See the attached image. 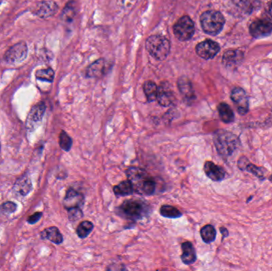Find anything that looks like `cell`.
Listing matches in <instances>:
<instances>
[{"mask_svg":"<svg viewBox=\"0 0 272 271\" xmlns=\"http://www.w3.org/2000/svg\"><path fill=\"white\" fill-rule=\"evenodd\" d=\"M160 214L163 217L170 219H177L183 216L178 209H176L175 207L170 206V205H162L160 208Z\"/></svg>","mask_w":272,"mask_h":271,"instance_id":"26","label":"cell"},{"mask_svg":"<svg viewBox=\"0 0 272 271\" xmlns=\"http://www.w3.org/2000/svg\"><path fill=\"white\" fill-rule=\"evenodd\" d=\"M146 49L150 56L158 61H162L169 55L170 43L166 37L156 34L147 38Z\"/></svg>","mask_w":272,"mask_h":271,"instance_id":"3","label":"cell"},{"mask_svg":"<svg viewBox=\"0 0 272 271\" xmlns=\"http://www.w3.org/2000/svg\"><path fill=\"white\" fill-rule=\"evenodd\" d=\"M219 51V44L212 40L204 41L198 44L196 47L198 55L206 60L213 58Z\"/></svg>","mask_w":272,"mask_h":271,"instance_id":"7","label":"cell"},{"mask_svg":"<svg viewBox=\"0 0 272 271\" xmlns=\"http://www.w3.org/2000/svg\"><path fill=\"white\" fill-rule=\"evenodd\" d=\"M68 210H69V218L72 221H76L83 217V213L80 208H73Z\"/></svg>","mask_w":272,"mask_h":271,"instance_id":"32","label":"cell"},{"mask_svg":"<svg viewBox=\"0 0 272 271\" xmlns=\"http://www.w3.org/2000/svg\"><path fill=\"white\" fill-rule=\"evenodd\" d=\"M177 87L185 103L187 105H191L195 100V94L191 80L187 76H182L177 81Z\"/></svg>","mask_w":272,"mask_h":271,"instance_id":"12","label":"cell"},{"mask_svg":"<svg viewBox=\"0 0 272 271\" xmlns=\"http://www.w3.org/2000/svg\"><path fill=\"white\" fill-rule=\"evenodd\" d=\"M249 31L253 38H265L272 33V23L264 19L256 20L250 25Z\"/></svg>","mask_w":272,"mask_h":271,"instance_id":"9","label":"cell"},{"mask_svg":"<svg viewBox=\"0 0 272 271\" xmlns=\"http://www.w3.org/2000/svg\"><path fill=\"white\" fill-rule=\"evenodd\" d=\"M213 140L217 152L225 157L232 155L240 143V141L234 134L225 131H217Z\"/></svg>","mask_w":272,"mask_h":271,"instance_id":"2","label":"cell"},{"mask_svg":"<svg viewBox=\"0 0 272 271\" xmlns=\"http://www.w3.org/2000/svg\"><path fill=\"white\" fill-rule=\"evenodd\" d=\"M41 217H42V213H36L33 216H30L28 219V222L30 224H35L38 220H40Z\"/></svg>","mask_w":272,"mask_h":271,"instance_id":"35","label":"cell"},{"mask_svg":"<svg viewBox=\"0 0 272 271\" xmlns=\"http://www.w3.org/2000/svg\"><path fill=\"white\" fill-rule=\"evenodd\" d=\"M158 88L155 83L153 81H146L143 84V91L145 95L147 97V101L149 102H153L156 101L157 95H158Z\"/></svg>","mask_w":272,"mask_h":271,"instance_id":"25","label":"cell"},{"mask_svg":"<svg viewBox=\"0 0 272 271\" xmlns=\"http://www.w3.org/2000/svg\"><path fill=\"white\" fill-rule=\"evenodd\" d=\"M57 5L54 2L46 1L39 4L37 15L41 18H49L57 12Z\"/></svg>","mask_w":272,"mask_h":271,"instance_id":"20","label":"cell"},{"mask_svg":"<svg viewBox=\"0 0 272 271\" xmlns=\"http://www.w3.org/2000/svg\"><path fill=\"white\" fill-rule=\"evenodd\" d=\"M59 144L62 150L69 151L72 147V140L65 131H62L60 134Z\"/></svg>","mask_w":272,"mask_h":271,"instance_id":"29","label":"cell"},{"mask_svg":"<svg viewBox=\"0 0 272 271\" xmlns=\"http://www.w3.org/2000/svg\"><path fill=\"white\" fill-rule=\"evenodd\" d=\"M17 209V205L13 202H6V203L3 204L1 206V210L4 212V213H12L15 212Z\"/></svg>","mask_w":272,"mask_h":271,"instance_id":"33","label":"cell"},{"mask_svg":"<svg viewBox=\"0 0 272 271\" xmlns=\"http://www.w3.org/2000/svg\"><path fill=\"white\" fill-rule=\"evenodd\" d=\"M217 231L212 225H206L201 229V236L204 242L210 243L215 240Z\"/></svg>","mask_w":272,"mask_h":271,"instance_id":"27","label":"cell"},{"mask_svg":"<svg viewBox=\"0 0 272 271\" xmlns=\"http://www.w3.org/2000/svg\"><path fill=\"white\" fill-rule=\"evenodd\" d=\"M148 207L142 201L130 200L124 201L119 207V213L122 214L125 218L132 220H140L145 214H147Z\"/></svg>","mask_w":272,"mask_h":271,"instance_id":"5","label":"cell"},{"mask_svg":"<svg viewBox=\"0 0 272 271\" xmlns=\"http://www.w3.org/2000/svg\"><path fill=\"white\" fill-rule=\"evenodd\" d=\"M31 187H32V185H31V180L29 178V176L24 175L22 176L21 178H19L17 180L14 189L17 194L26 196L29 192L31 191Z\"/></svg>","mask_w":272,"mask_h":271,"instance_id":"23","label":"cell"},{"mask_svg":"<svg viewBox=\"0 0 272 271\" xmlns=\"http://www.w3.org/2000/svg\"><path fill=\"white\" fill-rule=\"evenodd\" d=\"M106 70V61L101 58L92 63L86 69V76L88 77H101L105 74Z\"/></svg>","mask_w":272,"mask_h":271,"instance_id":"17","label":"cell"},{"mask_svg":"<svg viewBox=\"0 0 272 271\" xmlns=\"http://www.w3.org/2000/svg\"><path fill=\"white\" fill-rule=\"evenodd\" d=\"M195 31L194 22L189 16H183L173 26V34L180 41L190 40Z\"/></svg>","mask_w":272,"mask_h":271,"instance_id":"6","label":"cell"},{"mask_svg":"<svg viewBox=\"0 0 272 271\" xmlns=\"http://www.w3.org/2000/svg\"><path fill=\"white\" fill-rule=\"evenodd\" d=\"M255 3L251 0H232L231 3V12L235 16H248L253 12L255 8Z\"/></svg>","mask_w":272,"mask_h":271,"instance_id":"10","label":"cell"},{"mask_svg":"<svg viewBox=\"0 0 272 271\" xmlns=\"http://www.w3.org/2000/svg\"><path fill=\"white\" fill-rule=\"evenodd\" d=\"M244 54L239 50H228L223 56L222 62L228 68H234L243 61Z\"/></svg>","mask_w":272,"mask_h":271,"instance_id":"16","label":"cell"},{"mask_svg":"<svg viewBox=\"0 0 272 271\" xmlns=\"http://www.w3.org/2000/svg\"><path fill=\"white\" fill-rule=\"evenodd\" d=\"M27 46L25 42H19L7 52L5 60L10 64L21 62L27 57Z\"/></svg>","mask_w":272,"mask_h":271,"instance_id":"8","label":"cell"},{"mask_svg":"<svg viewBox=\"0 0 272 271\" xmlns=\"http://www.w3.org/2000/svg\"><path fill=\"white\" fill-rule=\"evenodd\" d=\"M218 112L221 120L225 123H230L234 120V113L232 112V108L228 106L225 103H221L218 105Z\"/></svg>","mask_w":272,"mask_h":271,"instance_id":"24","label":"cell"},{"mask_svg":"<svg viewBox=\"0 0 272 271\" xmlns=\"http://www.w3.org/2000/svg\"><path fill=\"white\" fill-rule=\"evenodd\" d=\"M36 77L38 80H45V81L52 82L54 78V72L52 68H45L37 71Z\"/></svg>","mask_w":272,"mask_h":271,"instance_id":"31","label":"cell"},{"mask_svg":"<svg viewBox=\"0 0 272 271\" xmlns=\"http://www.w3.org/2000/svg\"><path fill=\"white\" fill-rule=\"evenodd\" d=\"M94 230V224L90 221H83L79 224L76 228V234L80 239L87 237L91 231Z\"/></svg>","mask_w":272,"mask_h":271,"instance_id":"28","label":"cell"},{"mask_svg":"<svg viewBox=\"0 0 272 271\" xmlns=\"http://www.w3.org/2000/svg\"><path fill=\"white\" fill-rule=\"evenodd\" d=\"M45 112H46V105L44 103H39L33 107L28 116V124L33 125L34 123L41 121L44 116Z\"/></svg>","mask_w":272,"mask_h":271,"instance_id":"19","label":"cell"},{"mask_svg":"<svg viewBox=\"0 0 272 271\" xmlns=\"http://www.w3.org/2000/svg\"><path fill=\"white\" fill-rule=\"evenodd\" d=\"M201 24L206 34L217 35L222 31L225 19L221 12L217 11H208L201 16Z\"/></svg>","mask_w":272,"mask_h":271,"instance_id":"4","label":"cell"},{"mask_svg":"<svg viewBox=\"0 0 272 271\" xmlns=\"http://www.w3.org/2000/svg\"><path fill=\"white\" fill-rule=\"evenodd\" d=\"M204 170L206 176L214 182H221L225 179V170L219 165L213 163V161H206L204 165Z\"/></svg>","mask_w":272,"mask_h":271,"instance_id":"15","label":"cell"},{"mask_svg":"<svg viewBox=\"0 0 272 271\" xmlns=\"http://www.w3.org/2000/svg\"><path fill=\"white\" fill-rule=\"evenodd\" d=\"M113 191H114L116 197H126V196H129L133 194V186H132V182L128 179V180L120 182V184L115 186Z\"/></svg>","mask_w":272,"mask_h":271,"instance_id":"22","label":"cell"},{"mask_svg":"<svg viewBox=\"0 0 272 271\" xmlns=\"http://www.w3.org/2000/svg\"><path fill=\"white\" fill-rule=\"evenodd\" d=\"M128 180L132 182L134 192L142 195L151 196L155 192L156 183L147 171L139 167L132 166L126 172Z\"/></svg>","mask_w":272,"mask_h":271,"instance_id":"1","label":"cell"},{"mask_svg":"<svg viewBox=\"0 0 272 271\" xmlns=\"http://www.w3.org/2000/svg\"><path fill=\"white\" fill-rule=\"evenodd\" d=\"M41 237L43 239H48L56 244H60L63 242V236L58 228L50 227L42 231Z\"/></svg>","mask_w":272,"mask_h":271,"instance_id":"21","label":"cell"},{"mask_svg":"<svg viewBox=\"0 0 272 271\" xmlns=\"http://www.w3.org/2000/svg\"><path fill=\"white\" fill-rule=\"evenodd\" d=\"M75 15H76V8H75L74 4L70 2L67 4L65 9L63 11L61 17L65 21L71 22L74 18Z\"/></svg>","mask_w":272,"mask_h":271,"instance_id":"30","label":"cell"},{"mask_svg":"<svg viewBox=\"0 0 272 271\" xmlns=\"http://www.w3.org/2000/svg\"><path fill=\"white\" fill-rule=\"evenodd\" d=\"M182 250H183V254H182L181 258L183 263L191 265L196 262V252L191 242L183 243L182 244Z\"/></svg>","mask_w":272,"mask_h":271,"instance_id":"18","label":"cell"},{"mask_svg":"<svg viewBox=\"0 0 272 271\" xmlns=\"http://www.w3.org/2000/svg\"><path fill=\"white\" fill-rule=\"evenodd\" d=\"M231 99L236 104L240 114L245 115L248 112V97L241 87H235L231 93Z\"/></svg>","mask_w":272,"mask_h":271,"instance_id":"11","label":"cell"},{"mask_svg":"<svg viewBox=\"0 0 272 271\" xmlns=\"http://www.w3.org/2000/svg\"><path fill=\"white\" fill-rule=\"evenodd\" d=\"M84 204V197L80 192L76 191L74 189H69L67 191L64 205L65 209H70L73 208H81Z\"/></svg>","mask_w":272,"mask_h":271,"instance_id":"13","label":"cell"},{"mask_svg":"<svg viewBox=\"0 0 272 271\" xmlns=\"http://www.w3.org/2000/svg\"><path fill=\"white\" fill-rule=\"evenodd\" d=\"M247 169L250 171V172H252V173H254V174L256 175L257 176H259V177L263 176V172L260 170V169L254 166V165H250L249 167H247Z\"/></svg>","mask_w":272,"mask_h":271,"instance_id":"34","label":"cell"},{"mask_svg":"<svg viewBox=\"0 0 272 271\" xmlns=\"http://www.w3.org/2000/svg\"><path fill=\"white\" fill-rule=\"evenodd\" d=\"M157 101L162 107H169L174 101V94L169 83H162L158 88Z\"/></svg>","mask_w":272,"mask_h":271,"instance_id":"14","label":"cell"},{"mask_svg":"<svg viewBox=\"0 0 272 271\" xmlns=\"http://www.w3.org/2000/svg\"><path fill=\"white\" fill-rule=\"evenodd\" d=\"M269 12H270V16H271V18H272V2L270 5V8H269Z\"/></svg>","mask_w":272,"mask_h":271,"instance_id":"36","label":"cell"}]
</instances>
